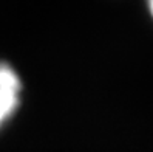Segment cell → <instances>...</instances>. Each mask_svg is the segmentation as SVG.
Listing matches in <instances>:
<instances>
[{"instance_id":"obj_1","label":"cell","mask_w":153,"mask_h":152,"mask_svg":"<svg viewBox=\"0 0 153 152\" xmlns=\"http://www.w3.org/2000/svg\"><path fill=\"white\" fill-rule=\"evenodd\" d=\"M22 82L17 71L5 62H0V127L10 120L20 103Z\"/></svg>"},{"instance_id":"obj_2","label":"cell","mask_w":153,"mask_h":152,"mask_svg":"<svg viewBox=\"0 0 153 152\" xmlns=\"http://www.w3.org/2000/svg\"><path fill=\"white\" fill-rule=\"evenodd\" d=\"M147 8H149V13L153 17V0H147Z\"/></svg>"}]
</instances>
